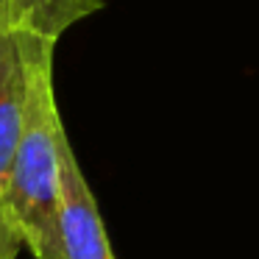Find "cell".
I'll return each instance as SVG.
<instances>
[{
    "label": "cell",
    "mask_w": 259,
    "mask_h": 259,
    "mask_svg": "<svg viewBox=\"0 0 259 259\" xmlns=\"http://www.w3.org/2000/svg\"><path fill=\"white\" fill-rule=\"evenodd\" d=\"M62 231L67 259H114L95 195L67 140L62 145Z\"/></svg>",
    "instance_id": "2"
},
{
    "label": "cell",
    "mask_w": 259,
    "mask_h": 259,
    "mask_svg": "<svg viewBox=\"0 0 259 259\" xmlns=\"http://www.w3.org/2000/svg\"><path fill=\"white\" fill-rule=\"evenodd\" d=\"M28 67L20 34L0 28V201H6L9 176L25 123Z\"/></svg>",
    "instance_id": "3"
},
{
    "label": "cell",
    "mask_w": 259,
    "mask_h": 259,
    "mask_svg": "<svg viewBox=\"0 0 259 259\" xmlns=\"http://www.w3.org/2000/svg\"><path fill=\"white\" fill-rule=\"evenodd\" d=\"M28 67L25 123L9 176L6 206L34 259H67L62 231V145L67 140L53 90L56 42L20 34Z\"/></svg>",
    "instance_id": "1"
},
{
    "label": "cell",
    "mask_w": 259,
    "mask_h": 259,
    "mask_svg": "<svg viewBox=\"0 0 259 259\" xmlns=\"http://www.w3.org/2000/svg\"><path fill=\"white\" fill-rule=\"evenodd\" d=\"M20 248H23V237L14 226L6 201H0V259H17Z\"/></svg>",
    "instance_id": "5"
},
{
    "label": "cell",
    "mask_w": 259,
    "mask_h": 259,
    "mask_svg": "<svg viewBox=\"0 0 259 259\" xmlns=\"http://www.w3.org/2000/svg\"><path fill=\"white\" fill-rule=\"evenodd\" d=\"M106 0H0V28L56 42L75 23L98 14Z\"/></svg>",
    "instance_id": "4"
}]
</instances>
